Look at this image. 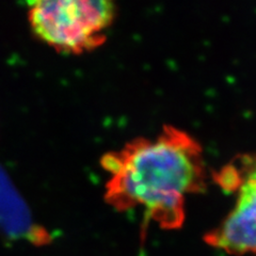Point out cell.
I'll return each instance as SVG.
<instances>
[{
	"mask_svg": "<svg viewBox=\"0 0 256 256\" xmlns=\"http://www.w3.org/2000/svg\"><path fill=\"white\" fill-rule=\"evenodd\" d=\"M0 230L11 238L25 239L36 246L45 244L50 235L38 226L22 200L0 169Z\"/></svg>",
	"mask_w": 256,
	"mask_h": 256,
	"instance_id": "obj_4",
	"label": "cell"
},
{
	"mask_svg": "<svg viewBox=\"0 0 256 256\" xmlns=\"http://www.w3.org/2000/svg\"><path fill=\"white\" fill-rule=\"evenodd\" d=\"M223 188L238 191L235 207L205 242L228 254L256 253V155H244L219 176Z\"/></svg>",
	"mask_w": 256,
	"mask_h": 256,
	"instance_id": "obj_3",
	"label": "cell"
},
{
	"mask_svg": "<svg viewBox=\"0 0 256 256\" xmlns=\"http://www.w3.org/2000/svg\"><path fill=\"white\" fill-rule=\"evenodd\" d=\"M34 34L57 50L80 54L102 45L116 16L108 0H38L29 4Z\"/></svg>",
	"mask_w": 256,
	"mask_h": 256,
	"instance_id": "obj_2",
	"label": "cell"
},
{
	"mask_svg": "<svg viewBox=\"0 0 256 256\" xmlns=\"http://www.w3.org/2000/svg\"><path fill=\"white\" fill-rule=\"evenodd\" d=\"M106 201L118 212L142 208L166 230L185 220V198L205 187L202 148L185 132L164 127L154 140L138 138L104 155Z\"/></svg>",
	"mask_w": 256,
	"mask_h": 256,
	"instance_id": "obj_1",
	"label": "cell"
}]
</instances>
